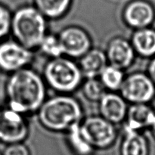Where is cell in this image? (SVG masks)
<instances>
[{
	"label": "cell",
	"mask_w": 155,
	"mask_h": 155,
	"mask_svg": "<svg viewBox=\"0 0 155 155\" xmlns=\"http://www.w3.org/2000/svg\"><path fill=\"white\" fill-rule=\"evenodd\" d=\"M82 135L95 149L104 150L116 142L117 132L114 124L101 116H90L82 120L80 124Z\"/></svg>",
	"instance_id": "5b68a950"
},
{
	"label": "cell",
	"mask_w": 155,
	"mask_h": 155,
	"mask_svg": "<svg viewBox=\"0 0 155 155\" xmlns=\"http://www.w3.org/2000/svg\"><path fill=\"white\" fill-rule=\"evenodd\" d=\"M67 133V141L77 155H91L95 150L84 139L80 129V124L71 127Z\"/></svg>",
	"instance_id": "ac0fdd59"
},
{
	"label": "cell",
	"mask_w": 155,
	"mask_h": 155,
	"mask_svg": "<svg viewBox=\"0 0 155 155\" xmlns=\"http://www.w3.org/2000/svg\"><path fill=\"white\" fill-rule=\"evenodd\" d=\"M148 74H149V77L151 79L154 83L155 84V58L152 60L148 68Z\"/></svg>",
	"instance_id": "cb8c5ba5"
},
{
	"label": "cell",
	"mask_w": 155,
	"mask_h": 155,
	"mask_svg": "<svg viewBox=\"0 0 155 155\" xmlns=\"http://www.w3.org/2000/svg\"><path fill=\"white\" fill-rule=\"evenodd\" d=\"M63 55L73 58H80L92 47L89 35L81 27L71 26L63 29L58 36Z\"/></svg>",
	"instance_id": "9c48e42d"
},
{
	"label": "cell",
	"mask_w": 155,
	"mask_h": 155,
	"mask_svg": "<svg viewBox=\"0 0 155 155\" xmlns=\"http://www.w3.org/2000/svg\"><path fill=\"white\" fill-rule=\"evenodd\" d=\"M46 30V18L33 5L21 6L12 17L11 32L15 41L32 51L38 48Z\"/></svg>",
	"instance_id": "3957f363"
},
{
	"label": "cell",
	"mask_w": 155,
	"mask_h": 155,
	"mask_svg": "<svg viewBox=\"0 0 155 155\" xmlns=\"http://www.w3.org/2000/svg\"><path fill=\"white\" fill-rule=\"evenodd\" d=\"M35 7L48 19H59L72 6L73 0H33Z\"/></svg>",
	"instance_id": "e0dca14e"
},
{
	"label": "cell",
	"mask_w": 155,
	"mask_h": 155,
	"mask_svg": "<svg viewBox=\"0 0 155 155\" xmlns=\"http://www.w3.org/2000/svg\"><path fill=\"white\" fill-rule=\"evenodd\" d=\"M5 92L9 108L24 116L36 113L46 99L44 79L27 68L11 74Z\"/></svg>",
	"instance_id": "6da1fadb"
},
{
	"label": "cell",
	"mask_w": 155,
	"mask_h": 155,
	"mask_svg": "<svg viewBox=\"0 0 155 155\" xmlns=\"http://www.w3.org/2000/svg\"><path fill=\"white\" fill-rule=\"evenodd\" d=\"M105 54L108 64L124 71L133 63L136 51L130 41L117 36L108 42Z\"/></svg>",
	"instance_id": "8fae6325"
},
{
	"label": "cell",
	"mask_w": 155,
	"mask_h": 155,
	"mask_svg": "<svg viewBox=\"0 0 155 155\" xmlns=\"http://www.w3.org/2000/svg\"><path fill=\"white\" fill-rule=\"evenodd\" d=\"M30 128L25 116L12 109H0V141L12 144L22 142L29 136Z\"/></svg>",
	"instance_id": "52a82bcc"
},
{
	"label": "cell",
	"mask_w": 155,
	"mask_h": 155,
	"mask_svg": "<svg viewBox=\"0 0 155 155\" xmlns=\"http://www.w3.org/2000/svg\"><path fill=\"white\" fill-rule=\"evenodd\" d=\"M119 92L130 104H147L154 95V83L143 73H133L125 77Z\"/></svg>",
	"instance_id": "8992f818"
},
{
	"label": "cell",
	"mask_w": 155,
	"mask_h": 155,
	"mask_svg": "<svg viewBox=\"0 0 155 155\" xmlns=\"http://www.w3.org/2000/svg\"><path fill=\"white\" fill-rule=\"evenodd\" d=\"M33 54L17 41H6L0 44V70L13 74L26 68L33 61Z\"/></svg>",
	"instance_id": "ba28073f"
},
{
	"label": "cell",
	"mask_w": 155,
	"mask_h": 155,
	"mask_svg": "<svg viewBox=\"0 0 155 155\" xmlns=\"http://www.w3.org/2000/svg\"><path fill=\"white\" fill-rule=\"evenodd\" d=\"M123 18L126 24L131 28H146L154 20V11L146 0H130L124 5Z\"/></svg>",
	"instance_id": "30bf717a"
},
{
	"label": "cell",
	"mask_w": 155,
	"mask_h": 155,
	"mask_svg": "<svg viewBox=\"0 0 155 155\" xmlns=\"http://www.w3.org/2000/svg\"><path fill=\"white\" fill-rule=\"evenodd\" d=\"M100 116L113 124L124 122L128 105L120 94L115 92H107L98 101Z\"/></svg>",
	"instance_id": "7c38bea8"
},
{
	"label": "cell",
	"mask_w": 155,
	"mask_h": 155,
	"mask_svg": "<svg viewBox=\"0 0 155 155\" xmlns=\"http://www.w3.org/2000/svg\"><path fill=\"white\" fill-rule=\"evenodd\" d=\"M36 113L40 125L53 133H66L83 119L81 104L68 95L46 98Z\"/></svg>",
	"instance_id": "7a4b0ae2"
},
{
	"label": "cell",
	"mask_w": 155,
	"mask_h": 155,
	"mask_svg": "<svg viewBox=\"0 0 155 155\" xmlns=\"http://www.w3.org/2000/svg\"><path fill=\"white\" fill-rule=\"evenodd\" d=\"M98 78L103 83L107 92H119L125 75L123 70L107 64Z\"/></svg>",
	"instance_id": "d6986e66"
},
{
	"label": "cell",
	"mask_w": 155,
	"mask_h": 155,
	"mask_svg": "<svg viewBox=\"0 0 155 155\" xmlns=\"http://www.w3.org/2000/svg\"><path fill=\"white\" fill-rule=\"evenodd\" d=\"M120 155H148L146 139L137 131L124 130Z\"/></svg>",
	"instance_id": "2e32d148"
},
{
	"label": "cell",
	"mask_w": 155,
	"mask_h": 155,
	"mask_svg": "<svg viewBox=\"0 0 155 155\" xmlns=\"http://www.w3.org/2000/svg\"><path fill=\"white\" fill-rule=\"evenodd\" d=\"M38 48L45 55L50 57L51 58H55L63 56L58 37L53 34L45 35L41 41Z\"/></svg>",
	"instance_id": "44dd1931"
},
{
	"label": "cell",
	"mask_w": 155,
	"mask_h": 155,
	"mask_svg": "<svg viewBox=\"0 0 155 155\" xmlns=\"http://www.w3.org/2000/svg\"><path fill=\"white\" fill-rule=\"evenodd\" d=\"M151 131H152L153 135H154V136L155 137V118H154V121H153L152 124H151Z\"/></svg>",
	"instance_id": "d4e9b609"
},
{
	"label": "cell",
	"mask_w": 155,
	"mask_h": 155,
	"mask_svg": "<svg viewBox=\"0 0 155 155\" xmlns=\"http://www.w3.org/2000/svg\"><path fill=\"white\" fill-rule=\"evenodd\" d=\"M45 83L57 92L69 93L82 84L83 75L80 66L68 57L51 58L44 68Z\"/></svg>",
	"instance_id": "277c9868"
},
{
	"label": "cell",
	"mask_w": 155,
	"mask_h": 155,
	"mask_svg": "<svg viewBox=\"0 0 155 155\" xmlns=\"http://www.w3.org/2000/svg\"><path fill=\"white\" fill-rule=\"evenodd\" d=\"M0 155H2V154H0Z\"/></svg>",
	"instance_id": "484cf974"
},
{
	"label": "cell",
	"mask_w": 155,
	"mask_h": 155,
	"mask_svg": "<svg viewBox=\"0 0 155 155\" xmlns=\"http://www.w3.org/2000/svg\"><path fill=\"white\" fill-rule=\"evenodd\" d=\"M130 42L137 54L144 57L154 55L155 54V30L148 27L136 30Z\"/></svg>",
	"instance_id": "9a60e30c"
},
{
	"label": "cell",
	"mask_w": 155,
	"mask_h": 155,
	"mask_svg": "<svg viewBox=\"0 0 155 155\" xmlns=\"http://www.w3.org/2000/svg\"><path fill=\"white\" fill-rule=\"evenodd\" d=\"M12 17L10 11L6 6L0 4V39L11 32Z\"/></svg>",
	"instance_id": "7402d4cb"
},
{
	"label": "cell",
	"mask_w": 155,
	"mask_h": 155,
	"mask_svg": "<svg viewBox=\"0 0 155 155\" xmlns=\"http://www.w3.org/2000/svg\"><path fill=\"white\" fill-rule=\"evenodd\" d=\"M107 90L99 78L86 79L82 85V92L85 98L92 102H98Z\"/></svg>",
	"instance_id": "ffe728a7"
},
{
	"label": "cell",
	"mask_w": 155,
	"mask_h": 155,
	"mask_svg": "<svg viewBox=\"0 0 155 155\" xmlns=\"http://www.w3.org/2000/svg\"><path fill=\"white\" fill-rule=\"evenodd\" d=\"M107 64V56L104 51L99 48H91L80 58L79 66L83 77L91 79L98 78Z\"/></svg>",
	"instance_id": "5bb4252c"
},
{
	"label": "cell",
	"mask_w": 155,
	"mask_h": 155,
	"mask_svg": "<svg viewBox=\"0 0 155 155\" xmlns=\"http://www.w3.org/2000/svg\"><path fill=\"white\" fill-rule=\"evenodd\" d=\"M2 155H30L28 148L22 142L9 144Z\"/></svg>",
	"instance_id": "603a6c76"
},
{
	"label": "cell",
	"mask_w": 155,
	"mask_h": 155,
	"mask_svg": "<svg viewBox=\"0 0 155 155\" xmlns=\"http://www.w3.org/2000/svg\"><path fill=\"white\" fill-rule=\"evenodd\" d=\"M155 118V113L147 104H133L128 107L124 130L139 132L151 127Z\"/></svg>",
	"instance_id": "4fadbf2b"
}]
</instances>
